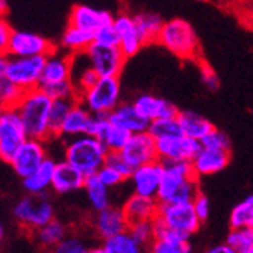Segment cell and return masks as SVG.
Listing matches in <instances>:
<instances>
[{"mask_svg": "<svg viewBox=\"0 0 253 253\" xmlns=\"http://www.w3.org/2000/svg\"><path fill=\"white\" fill-rule=\"evenodd\" d=\"M203 147H212V149H221V150H231V140L227 133L223 130H218L217 127L212 129L208 135L200 140Z\"/></svg>", "mask_w": 253, "mask_h": 253, "instance_id": "42", "label": "cell"}, {"mask_svg": "<svg viewBox=\"0 0 253 253\" xmlns=\"http://www.w3.org/2000/svg\"><path fill=\"white\" fill-rule=\"evenodd\" d=\"M122 208L129 224H133L144 220H153L158 215L159 202L156 199L133 193L130 197H127Z\"/></svg>", "mask_w": 253, "mask_h": 253, "instance_id": "24", "label": "cell"}, {"mask_svg": "<svg viewBox=\"0 0 253 253\" xmlns=\"http://www.w3.org/2000/svg\"><path fill=\"white\" fill-rule=\"evenodd\" d=\"M194 171L199 177L212 176L224 170L231 163V150H221L212 147H203L197 152L196 158L191 161Z\"/></svg>", "mask_w": 253, "mask_h": 253, "instance_id": "17", "label": "cell"}, {"mask_svg": "<svg viewBox=\"0 0 253 253\" xmlns=\"http://www.w3.org/2000/svg\"><path fill=\"white\" fill-rule=\"evenodd\" d=\"M196 2H205V0H196Z\"/></svg>", "mask_w": 253, "mask_h": 253, "instance_id": "52", "label": "cell"}, {"mask_svg": "<svg viewBox=\"0 0 253 253\" xmlns=\"http://www.w3.org/2000/svg\"><path fill=\"white\" fill-rule=\"evenodd\" d=\"M85 179L86 176L76 169L73 164L68 161L62 159L58 161L55 173H53V182H52V190L56 194H68L78 190H82L85 187Z\"/></svg>", "mask_w": 253, "mask_h": 253, "instance_id": "19", "label": "cell"}, {"mask_svg": "<svg viewBox=\"0 0 253 253\" xmlns=\"http://www.w3.org/2000/svg\"><path fill=\"white\" fill-rule=\"evenodd\" d=\"M84 190L86 191L88 202L96 212L106 210L111 206V199H109V187L100 180V177L96 174H89L85 179V187Z\"/></svg>", "mask_w": 253, "mask_h": 253, "instance_id": "32", "label": "cell"}, {"mask_svg": "<svg viewBox=\"0 0 253 253\" xmlns=\"http://www.w3.org/2000/svg\"><path fill=\"white\" fill-rule=\"evenodd\" d=\"M164 170H166V166L161 159H156L153 163H147L144 166L136 167L130 177L132 185H133V193L156 199Z\"/></svg>", "mask_w": 253, "mask_h": 253, "instance_id": "15", "label": "cell"}, {"mask_svg": "<svg viewBox=\"0 0 253 253\" xmlns=\"http://www.w3.org/2000/svg\"><path fill=\"white\" fill-rule=\"evenodd\" d=\"M45 159H47L45 141L29 136L28 140L18 147V150L9 161V166L12 167L14 173L23 179L29 176L31 173H34Z\"/></svg>", "mask_w": 253, "mask_h": 253, "instance_id": "11", "label": "cell"}, {"mask_svg": "<svg viewBox=\"0 0 253 253\" xmlns=\"http://www.w3.org/2000/svg\"><path fill=\"white\" fill-rule=\"evenodd\" d=\"M93 224L96 235L100 240H106L120 232H125L130 226L123 212V208H116V206H109L106 210L97 211Z\"/></svg>", "mask_w": 253, "mask_h": 253, "instance_id": "16", "label": "cell"}, {"mask_svg": "<svg viewBox=\"0 0 253 253\" xmlns=\"http://www.w3.org/2000/svg\"><path fill=\"white\" fill-rule=\"evenodd\" d=\"M114 26L120 34V47L127 58L135 56L143 47V41L136 29V23L130 14H119L114 17Z\"/></svg>", "mask_w": 253, "mask_h": 253, "instance_id": "22", "label": "cell"}, {"mask_svg": "<svg viewBox=\"0 0 253 253\" xmlns=\"http://www.w3.org/2000/svg\"><path fill=\"white\" fill-rule=\"evenodd\" d=\"M56 49V45L42 35L25 31H12L9 42L2 55L11 56H47Z\"/></svg>", "mask_w": 253, "mask_h": 253, "instance_id": "13", "label": "cell"}, {"mask_svg": "<svg viewBox=\"0 0 253 253\" xmlns=\"http://www.w3.org/2000/svg\"><path fill=\"white\" fill-rule=\"evenodd\" d=\"M158 42L163 44L167 50H170L174 56L185 59L202 62V50L200 41L194 31V28L188 21L182 18H171L164 23L161 29Z\"/></svg>", "mask_w": 253, "mask_h": 253, "instance_id": "3", "label": "cell"}, {"mask_svg": "<svg viewBox=\"0 0 253 253\" xmlns=\"http://www.w3.org/2000/svg\"><path fill=\"white\" fill-rule=\"evenodd\" d=\"M29 138L17 108H5L0 114V158L3 163L12 159L18 147Z\"/></svg>", "mask_w": 253, "mask_h": 253, "instance_id": "8", "label": "cell"}, {"mask_svg": "<svg viewBox=\"0 0 253 253\" xmlns=\"http://www.w3.org/2000/svg\"><path fill=\"white\" fill-rule=\"evenodd\" d=\"M58 161L53 158H49L29 176L23 177V188L28 194H45L49 190H52L53 182V173L56 169Z\"/></svg>", "mask_w": 253, "mask_h": 253, "instance_id": "25", "label": "cell"}, {"mask_svg": "<svg viewBox=\"0 0 253 253\" xmlns=\"http://www.w3.org/2000/svg\"><path fill=\"white\" fill-rule=\"evenodd\" d=\"M108 119L111 120L112 125L127 129L132 133L149 130V126H150V120L146 119L143 114L136 109L133 102L132 103H120L109 114Z\"/></svg>", "mask_w": 253, "mask_h": 253, "instance_id": "23", "label": "cell"}, {"mask_svg": "<svg viewBox=\"0 0 253 253\" xmlns=\"http://www.w3.org/2000/svg\"><path fill=\"white\" fill-rule=\"evenodd\" d=\"M158 155L163 163H177V161H191L202 149V143L185 133L167 136L156 140Z\"/></svg>", "mask_w": 253, "mask_h": 253, "instance_id": "12", "label": "cell"}, {"mask_svg": "<svg viewBox=\"0 0 253 253\" xmlns=\"http://www.w3.org/2000/svg\"><path fill=\"white\" fill-rule=\"evenodd\" d=\"M67 237V227L56 218L34 231V240L44 250H55V247Z\"/></svg>", "mask_w": 253, "mask_h": 253, "instance_id": "30", "label": "cell"}, {"mask_svg": "<svg viewBox=\"0 0 253 253\" xmlns=\"http://www.w3.org/2000/svg\"><path fill=\"white\" fill-rule=\"evenodd\" d=\"M153 253H188L193 250L190 243H180L166 238H155L149 247Z\"/></svg>", "mask_w": 253, "mask_h": 253, "instance_id": "40", "label": "cell"}, {"mask_svg": "<svg viewBox=\"0 0 253 253\" xmlns=\"http://www.w3.org/2000/svg\"><path fill=\"white\" fill-rule=\"evenodd\" d=\"M96 41L102 42V44H108V45H120V34L114 26V23L111 25H106L103 28H100L99 31L94 32Z\"/></svg>", "mask_w": 253, "mask_h": 253, "instance_id": "46", "label": "cell"}, {"mask_svg": "<svg viewBox=\"0 0 253 253\" xmlns=\"http://www.w3.org/2000/svg\"><path fill=\"white\" fill-rule=\"evenodd\" d=\"M208 252H210V253H235L234 249H232L231 246H229L227 243L218 244V246H215V247H211Z\"/></svg>", "mask_w": 253, "mask_h": 253, "instance_id": "50", "label": "cell"}, {"mask_svg": "<svg viewBox=\"0 0 253 253\" xmlns=\"http://www.w3.org/2000/svg\"><path fill=\"white\" fill-rule=\"evenodd\" d=\"M111 23H114V15L109 11L94 9L86 5H75L68 15V25L89 32H96Z\"/></svg>", "mask_w": 253, "mask_h": 253, "instance_id": "18", "label": "cell"}, {"mask_svg": "<svg viewBox=\"0 0 253 253\" xmlns=\"http://www.w3.org/2000/svg\"><path fill=\"white\" fill-rule=\"evenodd\" d=\"M143 250L144 247L135 240L127 229L111 238L102 240V244L91 249V253H140Z\"/></svg>", "mask_w": 253, "mask_h": 253, "instance_id": "27", "label": "cell"}, {"mask_svg": "<svg viewBox=\"0 0 253 253\" xmlns=\"http://www.w3.org/2000/svg\"><path fill=\"white\" fill-rule=\"evenodd\" d=\"M52 103L53 99L38 86L26 91L21 102L17 105V111L20 112V117L31 138H38L44 141L52 140L49 129Z\"/></svg>", "mask_w": 253, "mask_h": 253, "instance_id": "2", "label": "cell"}, {"mask_svg": "<svg viewBox=\"0 0 253 253\" xmlns=\"http://www.w3.org/2000/svg\"><path fill=\"white\" fill-rule=\"evenodd\" d=\"M129 231L135 237V240L144 247V250H149L152 241L155 240V231H153V221L152 220L133 223L129 226Z\"/></svg>", "mask_w": 253, "mask_h": 253, "instance_id": "39", "label": "cell"}, {"mask_svg": "<svg viewBox=\"0 0 253 253\" xmlns=\"http://www.w3.org/2000/svg\"><path fill=\"white\" fill-rule=\"evenodd\" d=\"M193 205H194V210H196L197 217L200 218L202 223H205L206 220H208L210 212H211V203H210V199L200 191V193L196 196V199L193 200Z\"/></svg>", "mask_w": 253, "mask_h": 253, "instance_id": "47", "label": "cell"}, {"mask_svg": "<svg viewBox=\"0 0 253 253\" xmlns=\"http://www.w3.org/2000/svg\"><path fill=\"white\" fill-rule=\"evenodd\" d=\"M200 68H202V81L206 85V88L211 91H217L220 88V79H218L217 73L205 62H200Z\"/></svg>", "mask_w": 253, "mask_h": 253, "instance_id": "48", "label": "cell"}, {"mask_svg": "<svg viewBox=\"0 0 253 253\" xmlns=\"http://www.w3.org/2000/svg\"><path fill=\"white\" fill-rule=\"evenodd\" d=\"M85 56L99 76H120L126 61L129 59L120 45H108L97 41L86 49Z\"/></svg>", "mask_w": 253, "mask_h": 253, "instance_id": "9", "label": "cell"}, {"mask_svg": "<svg viewBox=\"0 0 253 253\" xmlns=\"http://www.w3.org/2000/svg\"><path fill=\"white\" fill-rule=\"evenodd\" d=\"M45 64L44 55L37 56H11L2 55L0 58V76L20 85L23 89L38 88L42 79V70Z\"/></svg>", "mask_w": 253, "mask_h": 253, "instance_id": "5", "label": "cell"}, {"mask_svg": "<svg viewBox=\"0 0 253 253\" xmlns=\"http://www.w3.org/2000/svg\"><path fill=\"white\" fill-rule=\"evenodd\" d=\"M79 99H56L52 103L50 116H49V129L50 138H59L62 132V126L70 114L72 108Z\"/></svg>", "mask_w": 253, "mask_h": 253, "instance_id": "33", "label": "cell"}, {"mask_svg": "<svg viewBox=\"0 0 253 253\" xmlns=\"http://www.w3.org/2000/svg\"><path fill=\"white\" fill-rule=\"evenodd\" d=\"M99 79H100L99 73L88 64L84 68V70L79 73L78 79H73V82L76 85V89H78V96H81L82 93H85V91L89 89L91 86H94Z\"/></svg>", "mask_w": 253, "mask_h": 253, "instance_id": "43", "label": "cell"}, {"mask_svg": "<svg viewBox=\"0 0 253 253\" xmlns=\"http://www.w3.org/2000/svg\"><path fill=\"white\" fill-rule=\"evenodd\" d=\"M149 132L159 140V138H167V136H176L182 135V127L179 123V119H155L150 122Z\"/></svg>", "mask_w": 253, "mask_h": 253, "instance_id": "38", "label": "cell"}, {"mask_svg": "<svg viewBox=\"0 0 253 253\" xmlns=\"http://www.w3.org/2000/svg\"><path fill=\"white\" fill-rule=\"evenodd\" d=\"M40 88L53 100L56 99H79L73 79H64L56 82H41Z\"/></svg>", "mask_w": 253, "mask_h": 253, "instance_id": "36", "label": "cell"}, {"mask_svg": "<svg viewBox=\"0 0 253 253\" xmlns=\"http://www.w3.org/2000/svg\"><path fill=\"white\" fill-rule=\"evenodd\" d=\"M26 89H23L15 82L9 81L5 76H0V100H2V109L5 108H17L25 96Z\"/></svg>", "mask_w": 253, "mask_h": 253, "instance_id": "37", "label": "cell"}, {"mask_svg": "<svg viewBox=\"0 0 253 253\" xmlns=\"http://www.w3.org/2000/svg\"><path fill=\"white\" fill-rule=\"evenodd\" d=\"M91 119H93V112H91L81 100L75 103L70 114L62 126V132L59 138H73L79 135H86Z\"/></svg>", "mask_w": 253, "mask_h": 253, "instance_id": "26", "label": "cell"}, {"mask_svg": "<svg viewBox=\"0 0 253 253\" xmlns=\"http://www.w3.org/2000/svg\"><path fill=\"white\" fill-rule=\"evenodd\" d=\"M97 176L100 177V180L105 183V185L109 187V188H116V187L122 185V183L126 180V177L122 173H119L116 169H112V167H109L106 164L97 171Z\"/></svg>", "mask_w": 253, "mask_h": 253, "instance_id": "45", "label": "cell"}, {"mask_svg": "<svg viewBox=\"0 0 253 253\" xmlns=\"http://www.w3.org/2000/svg\"><path fill=\"white\" fill-rule=\"evenodd\" d=\"M105 164L112 167V169H116L119 173H122L126 180H130L132 177V173H133V167L127 163V161L125 159V156L122 155L120 150H109L108 155H106V161H105Z\"/></svg>", "mask_w": 253, "mask_h": 253, "instance_id": "41", "label": "cell"}, {"mask_svg": "<svg viewBox=\"0 0 253 253\" xmlns=\"http://www.w3.org/2000/svg\"><path fill=\"white\" fill-rule=\"evenodd\" d=\"M6 8H8L6 0H0V11H2V17H5V14H6Z\"/></svg>", "mask_w": 253, "mask_h": 253, "instance_id": "51", "label": "cell"}, {"mask_svg": "<svg viewBox=\"0 0 253 253\" xmlns=\"http://www.w3.org/2000/svg\"><path fill=\"white\" fill-rule=\"evenodd\" d=\"M94 41H96L94 32H89V31L81 29L78 26L68 25L61 37L59 47L62 50L73 53V55H78V53H85L86 49Z\"/></svg>", "mask_w": 253, "mask_h": 253, "instance_id": "28", "label": "cell"}, {"mask_svg": "<svg viewBox=\"0 0 253 253\" xmlns=\"http://www.w3.org/2000/svg\"><path fill=\"white\" fill-rule=\"evenodd\" d=\"M108 147L93 135L73 136L64 146V159L79 169L85 176L96 174L106 161Z\"/></svg>", "mask_w": 253, "mask_h": 253, "instance_id": "4", "label": "cell"}, {"mask_svg": "<svg viewBox=\"0 0 253 253\" xmlns=\"http://www.w3.org/2000/svg\"><path fill=\"white\" fill-rule=\"evenodd\" d=\"M166 170L161 180L156 200L159 203H187L193 202L200 193L199 176L190 161L164 163Z\"/></svg>", "mask_w": 253, "mask_h": 253, "instance_id": "1", "label": "cell"}, {"mask_svg": "<svg viewBox=\"0 0 253 253\" xmlns=\"http://www.w3.org/2000/svg\"><path fill=\"white\" fill-rule=\"evenodd\" d=\"M158 215L167 223L169 227L190 235H194L202 226V221L196 214L193 202L159 203Z\"/></svg>", "mask_w": 253, "mask_h": 253, "instance_id": "10", "label": "cell"}, {"mask_svg": "<svg viewBox=\"0 0 253 253\" xmlns=\"http://www.w3.org/2000/svg\"><path fill=\"white\" fill-rule=\"evenodd\" d=\"M12 215L20 226L34 232L55 218V210L47 193L28 194L14 205Z\"/></svg>", "mask_w": 253, "mask_h": 253, "instance_id": "6", "label": "cell"}, {"mask_svg": "<svg viewBox=\"0 0 253 253\" xmlns=\"http://www.w3.org/2000/svg\"><path fill=\"white\" fill-rule=\"evenodd\" d=\"M56 253H88L91 252V249L88 247V244L78 238V237H65L56 247L55 250Z\"/></svg>", "mask_w": 253, "mask_h": 253, "instance_id": "44", "label": "cell"}, {"mask_svg": "<svg viewBox=\"0 0 253 253\" xmlns=\"http://www.w3.org/2000/svg\"><path fill=\"white\" fill-rule=\"evenodd\" d=\"M120 152L133 169L159 159L156 138L149 130L132 133L130 140Z\"/></svg>", "mask_w": 253, "mask_h": 253, "instance_id": "14", "label": "cell"}, {"mask_svg": "<svg viewBox=\"0 0 253 253\" xmlns=\"http://www.w3.org/2000/svg\"><path fill=\"white\" fill-rule=\"evenodd\" d=\"M231 227H253V194L237 203L229 215Z\"/></svg>", "mask_w": 253, "mask_h": 253, "instance_id": "35", "label": "cell"}, {"mask_svg": "<svg viewBox=\"0 0 253 253\" xmlns=\"http://www.w3.org/2000/svg\"><path fill=\"white\" fill-rule=\"evenodd\" d=\"M177 119H179L182 132L191 138H196L199 141L203 136L208 135L212 129H215V126L208 119L194 111H180Z\"/></svg>", "mask_w": 253, "mask_h": 253, "instance_id": "29", "label": "cell"}, {"mask_svg": "<svg viewBox=\"0 0 253 253\" xmlns=\"http://www.w3.org/2000/svg\"><path fill=\"white\" fill-rule=\"evenodd\" d=\"M12 28L9 26V23L5 20V17H2V20H0V50H5L6 45L9 42V38L12 35Z\"/></svg>", "mask_w": 253, "mask_h": 253, "instance_id": "49", "label": "cell"}, {"mask_svg": "<svg viewBox=\"0 0 253 253\" xmlns=\"http://www.w3.org/2000/svg\"><path fill=\"white\" fill-rule=\"evenodd\" d=\"M133 105L150 122L155 119H177L180 112L171 102L155 94H140Z\"/></svg>", "mask_w": 253, "mask_h": 253, "instance_id": "21", "label": "cell"}, {"mask_svg": "<svg viewBox=\"0 0 253 253\" xmlns=\"http://www.w3.org/2000/svg\"><path fill=\"white\" fill-rule=\"evenodd\" d=\"M135 23H136V29L140 34V38L143 44H150V42H158L161 29L164 26V20L161 18V15L155 12H138L133 15Z\"/></svg>", "mask_w": 253, "mask_h": 253, "instance_id": "31", "label": "cell"}, {"mask_svg": "<svg viewBox=\"0 0 253 253\" xmlns=\"http://www.w3.org/2000/svg\"><path fill=\"white\" fill-rule=\"evenodd\" d=\"M226 243L235 253H253V227H231Z\"/></svg>", "mask_w": 253, "mask_h": 253, "instance_id": "34", "label": "cell"}, {"mask_svg": "<svg viewBox=\"0 0 253 253\" xmlns=\"http://www.w3.org/2000/svg\"><path fill=\"white\" fill-rule=\"evenodd\" d=\"M73 62L75 55L70 52H61L58 47L45 56L41 82H56L64 79H73Z\"/></svg>", "mask_w": 253, "mask_h": 253, "instance_id": "20", "label": "cell"}, {"mask_svg": "<svg viewBox=\"0 0 253 253\" xmlns=\"http://www.w3.org/2000/svg\"><path fill=\"white\" fill-rule=\"evenodd\" d=\"M120 76H100L94 86L79 96V100L93 114L109 116L120 105Z\"/></svg>", "mask_w": 253, "mask_h": 253, "instance_id": "7", "label": "cell"}]
</instances>
